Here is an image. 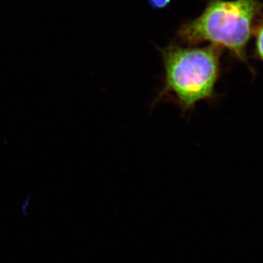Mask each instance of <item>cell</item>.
<instances>
[{"label": "cell", "mask_w": 263, "mask_h": 263, "mask_svg": "<svg viewBox=\"0 0 263 263\" xmlns=\"http://www.w3.org/2000/svg\"><path fill=\"white\" fill-rule=\"evenodd\" d=\"M151 5L155 8H163L169 5L171 0H148Z\"/></svg>", "instance_id": "cell-4"}, {"label": "cell", "mask_w": 263, "mask_h": 263, "mask_svg": "<svg viewBox=\"0 0 263 263\" xmlns=\"http://www.w3.org/2000/svg\"><path fill=\"white\" fill-rule=\"evenodd\" d=\"M256 52L257 56L263 61V22L256 30Z\"/></svg>", "instance_id": "cell-3"}, {"label": "cell", "mask_w": 263, "mask_h": 263, "mask_svg": "<svg viewBox=\"0 0 263 263\" xmlns=\"http://www.w3.org/2000/svg\"><path fill=\"white\" fill-rule=\"evenodd\" d=\"M221 51L212 44L202 48L171 44L162 49L164 85L153 105L169 100L185 114L200 102L215 100L221 74Z\"/></svg>", "instance_id": "cell-1"}, {"label": "cell", "mask_w": 263, "mask_h": 263, "mask_svg": "<svg viewBox=\"0 0 263 263\" xmlns=\"http://www.w3.org/2000/svg\"><path fill=\"white\" fill-rule=\"evenodd\" d=\"M263 8L259 0H210L200 16L181 26L178 37L190 45L209 42L240 60Z\"/></svg>", "instance_id": "cell-2"}]
</instances>
